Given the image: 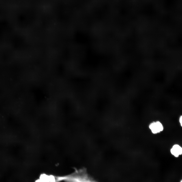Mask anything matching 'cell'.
<instances>
[{"instance_id":"obj_1","label":"cell","mask_w":182,"mask_h":182,"mask_svg":"<svg viewBox=\"0 0 182 182\" xmlns=\"http://www.w3.org/2000/svg\"><path fill=\"white\" fill-rule=\"evenodd\" d=\"M73 177V182H98L88 174L85 169L77 171Z\"/></svg>"},{"instance_id":"obj_2","label":"cell","mask_w":182,"mask_h":182,"mask_svg":"<svg viewBox=\"0 0 182 182\" xmlns=\"http://www.w3.org/2000/svg\"><path fill=\"white\" fill-rule=\"evenodd\" d=\"M149 128L152 132L154 134L159 133L163 130V125L159 121L152 123L149 125Z\"/></svg>"},{"instance_id":"obj_3","label":"cell","mask_w":182,"mask_h":182,"mask_svg":"<svg viewBox=\"0 0 182 182\" xmlns=\"http://www.w3.org/2000/svg\"><path fill=\"white\" fill-rule=\"evenodd\" d=\"M170 152L172 155L176 157H177L182 154V148L178 145H175L171 149Z\"/></svg>"},{"instance_id":"obj_4","label":"cell","mask_w":182,"mask_h":182,"mask_svg":"<svg viewBox=\"0 0 182 182\" xmlns=\"http://www.w3.org/2000/svg\"><path fill=\"white\" fill-rule=\"evenodd\" d=\"M179 122L181 126L182 125V117L181 116L179 119Z\"/></svg>"},{"instance_id":"obj_5","label":"cell","mask_w":182,"mask_h":182,"mask_svg":"<svg viewBox=\"0 0 182 182\" xmlns=\"http://www.w3.org/2000/svg\"><path fill=\"white\" fill-rule=\"evenodd\" d=\"M180 182H182V180H181L180 181Z\"/></svg>"}]
</instances>
